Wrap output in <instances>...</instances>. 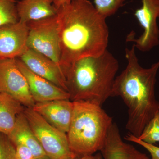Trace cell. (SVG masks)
<instances>
[{
    "label": "cell",
    "mask_w": 159,
    "mask_h": 159,
    "mask_svg": "<svg viewBox=\"0 0 159 159\" xmlns=\"http://www.w3.org/2000/svg\"><path fill=\"white\" fill-rule=\"evenodd\" d=\"M100 152L103 159H150L145 154L122 140L118 126L114 122Z\"/></svg>",
    "instance_id": "4fadbf2b"
},
{
    "label": "cell",
    "mask_w": 159,
    "mask_h": 159,
    "mask_svg": "<svg viewBox=\"0 0 159 159\" xmlns=\"http://www.w3.org/2000/svg\"><path fill=\"white\" fill-rule=\"evenodd\" d=\"M16 147V159H32L33 156L29 148L23 145H19Z\"/></svg>",
    "instance_id": "7402d4cb"
},
{
    "label": "cell",
    "mask_w": 159,
    "mask_h": 159,
    "mask_svg": "<svg viewBox=\"0 0 159 159\" xmlns=\"http://www.w3.org/2000/svg\"><path fill=\"white\" fill-rule=\"evenodd\" d=\"M32 159H50L48 156L39 157H33Z\"/></svg>",
    "instance_id": "d4e9b609"
},
{
    "label": "cell",
    "mask_w": 159,
    "mask_h": 159,
    "mask_svg": "<svg viewBox=\"0 0 159 159\" xmlns=\"http://www.w3.org/2000/svg\"><path fill=\"white\" fill-rule=\"evenodd\" d=\"M0 159H16V147L8 136L0 133Z\"/></svg>",
    "instance_id": "ffe728a7"
},
{
    "label": "cell",
    "mask_w": 159,
    "mask_h": 159,
    "mask_svg": "<svg viewBox=\"0 0 159 159\" xmlns=\"http://www.w3.org/2000/svg\"><path fill=\"white\" fill-rule=\"evenodd\" d=\"M27 25L29 27L28 48L47 56L61 68L57 14L43 19L31 21Z\"/></svg>",
    "instance_id": "8992f818"
},
{
    "label": "cell",
    "mask_w": 159,
    "mask_h": 159,
    "mask_svg": "<svg viewBox=\"0 0 159 159\" xmlns=\"http://www.w3.org/2000/svg\"><path fill=\"white\" fill-rule=\"evenodd\" d=\"M32 108L51 125L67 133L74 110V102L70 99L36 102Z\"/></svg>",
    "instance_id": "7c38bea8"
},
{
    "label": "cell",
    "mask_w": 159,
    "mask_h": 159,
    "mask_svg": "<svg viewBox=\"0 0 159 159\" xmlns=\"http://www.w3.org/2000/svg\"><path fill=\"white\" fill-rule=\"evenodd\" d=\"M125 0H94V5L99 14L106 19L115 14Z\"/></svg>",
    "instance_id": "d6986e66"
},
{
    "label": "cell",
    "mask_w": 159,
    "mask_h": 159,
    "mask_svg": "<svg viewBox=\"0 0 159 159\" xmlns=\"http://www.w3.org/2000/svg\"><path fill=\"white\" fill-rule=\"evenodd\" d=\"M142 6L137 9L134 16L143 28L142 35L136 38L134 32L127 35L126 41L134 43L135 48L142 52L150 51L159 45V0H141Z\"/></svg>",
    "instance_id": "52a82bcc"
},
{
    "label": "cell",
    "mask_w": 159,
    "mask_h": 159,
    "mask_svg": "<svg viewBox=\"0 0 159 159\" xmlns=\"http://www.w3.org/2000/svg\"><path fill=\"white\" fill-rule=\"evenodd\" d=\"M71 159H103L101 152H99L96 154L88 155L84 156L79 157Z\"/></svg>",
    "instance_id": "603a6c76"
},
{
    "label": "cell",
    "mask_w": 159,
    "mask_h": 159,
    "mask_svg": "<svg viewBox=\"0 0 159 159\" xmlns=\"http://www.w3.org/2000/svg\"><path fill=\"white\" fill-rule=\"evenodd\" d=\"M25 107L11 96L0 93V133L8 136L13 130L18 115Z\"/></svg>",
    "instance_id": "2e32d148"
},
{
    "label": "cell",
    "mask_w": 159,
    "mask_h": 159,
    "mask_svg": "<svg viewBox=\"0 0 159 159\" xmlns=\"http://www.w3.org/2000/svg\"><path fill=\"white\" fill-rule=\"evenodd\" d=\"M19 21L28 23L56 16L54 0H21L16 3Z\"/></svg>",
    "instance_id": "9a60e30c"
},
{
    "label": "cell",
    "mask_w": 159,
    "mask_h": 159,
    "mask_svg": "<svg viewBox=\"0 0 159 159\" xmlns=\"http://www.w3.org/2000/svg\"><path fill=\"white\" fill-rule=\"evenodd\" d=\"M18 21L16 0H0V27Z\"/></svg>",
    "instance_id": "e0dca14e"
},
{
    "label": "cell",
    "mask_w": 159,
    "mask_h": 159,
    "mask_svg": "<svg viewBox=\"0 0 159 159\" xmlns=\"http://www.w3.org/2000/svg\"><path fill=\"white\" fill-rule=\"evenodd\" d=\"M29 27L18 21L0 27V59H16L28 49Z\"/></svg>",
    "instance_id": "9c48e42d"
},
{
    "label": "cell",
    "mask_w": 159,
    "mask_h": 159,
    "mask_svg": "<svg viewBox=\"0 0 159 159\" xmlns=\"http://www.w3.org/2000/svg\"><path fill=\"white\" fill-rule=\"evenodd\" d=\"M138 138L143 142L152 145L159 142V109L145 125Z\"/></svg>",
    "instance_id": "ac0fdd59"
},
{
    "label": "cell",
    "mask_w": 159,
    "mask_h": 159,
    "mask_svg": "<svg viewBox=\"0 0 159 159\" xmlns=\"http://www.w3.org/2000/svg\"><path fill=\"white\" fill-rule=\"evenodd\" d=\"M8 137L16 146L21 145L29 148L33 154V157L47 156L24 111L18 115L14 128Z\"/></svg>",
    "instance_id": "5bb4252c"
},
{
    "label": "cell",
    "mask_w": 159,
    "mask_h": 159,
    "mask_svg": "<svg viewBox=\"0 0 159 159\" xmlns=\"http://www.w3.org/2000/svg\"><path fill=\"white\" fill-rule=\"evenodd\" d=\"M0 93L8 94L25 107H32L35 103L16 59H0Z\"/></svg>",
    "instance_id": "ba28073f"
},
{
    "label": "cell",
    "mask_w": 159,
    "mask_h": 159,
    "mask_svg": "<svg viewBox=\"0 0 159 159\" xmlns=\"http://www.w3.org/2000/svg\"><path fill=\"white\" fill-rule=\"evenodd\" d=\"M73 102L72 120L67 133L70 148L77 157L93 154L104 145L113 123L112 118L96 103L86 101Z\"/></svg>",
    "instance_id": "277c9868"
},
{
    "label": "cell",
    "mask_w": 159,
    "mask_h": 159,
    "mask_svg": "<svg viewBox=\"0 0 159 159\" xmlns=\"http://www.w3.org/2000/svg\"><path fill=\"white\" fill-rule=\"evenodd\" d=\"M61 70L84 57L107 50L109 30L106 18L89 0H72L57 9Z\"/></svg>",
    "instance_id": "6da1fadb"
},
{
    "label": "cell",
    "mask_w": 159,
    "mask_h": 159,
    "mask_svg": "<svg viewBox=\"0 0 159 159\" xmlns=\"http://www.w3.org/2000/svg\"><path fill=\"white\" fill-rule=\"evenodd\" d=\"M16 63L25 77L30 93L35 103L59 99H70L68 92L29 70L19 58Z\"/></svg>",
    "instance_id": "8fae6325"
},
{
    "label": "cell",
    "mask_w": 159,
    "mask_h": 159,
    "mask_svg": "<svg viewBox=\"0 0 159 159\" xmlns=\"http://www.w3.org/2000/svg\"><path fill=\"white\" fill-rule=\"evenodd\" d=\"M124 139L126 141L134 142L145 148L150 154L151 158L150 159H159V147L157 146L143 142L129 133L125 135Z\"/></svg>",
    "instance_id": "44dd1931"
},
{
    "label": "cell",
    "mask_w": 159,
    "mask_h": 159,
    "mask_svg": "<svg viewBox=\"0 0 159 159\" xmlns=\"http://www.w3.org/2000/svg\"></svg>",
    "instance_id": "484cf974"
},
{
    "label": "cell",
    "mask_w": 159,
    "mask_h": 159,
    "mask_svg": "<svg viewBox=\"0 0 159 159\" xmlns=\"http://www.w3.org/2000/svg\"><path fill=\"white\" fill-rule=\"evenodd\" d=\"M119 68L118 61L106 50L99 56L84 57L62 69L70 100L102 106L112 97Z\"/></svg>",
    "instance_id": "3957f363"
},
{
    "label": "cell",
    "mask_w": 159,
    "mask_h": 159,
    "mask_svg": "<svg viewBox=\"0 0 159 159\" xmlns=\"http://www.w3.org/2000/svg\"><path fill=\"white\" fill-rule=\"evenodd\" d=\"M18 58L32 73L68 92L62 70L52 60L29 48Z\"/></svg>",
    "instance_id": "30bf717a"
},
{
    "label": "cell",
    "mask_w": 159,
    "mask_h": 159,
    "mask_svg": "<svg viewBox=\"0 0 159 159\" xmlns=\"http://www.w3.org/2000/svg\"><path fill=\"white\" fill-rule=\"evenodd\" d=\"M72 0H54V5L57 9L61 6L70 2Z\"/></svg>",
    "instance_id": "cb8c5ba5"
},
{
    "label": "cell",
    "mask_w": 159,
    "mask_h": 159,
    "mask_svg": "<svg viewBox=\"0 0 159 159\" xmlns=\"http://www.w3.org/2000/svg\"><path fill=\"white\" fill-rule=\"evenodd\" d=\"M135 48L125 49L126 67L116 77L112 97H120L128 109L126 129L139 138L147 123L158 110L155 96L157 76L159 61L148 68L140 65Z\"/></svg>",
    "instance_id": "7a4b0ae2"
},
{
    "label": "cell",
    "mask_w": 159,
    "mask_h": 159,
    "mask_svg": "<svg viewBox=\"0 0 159 159\" xmlns=\"http://www.w3.org/2000/svg\"><path fill=\"white\" fill-rule=\"evenodd\" d=\"M24 112L49 158L71 159L77 157L70 148L67 134L50 124L32 107H25Z\"/></svg>",
    "instance_id": "5b68a950"
}]
</instances>
